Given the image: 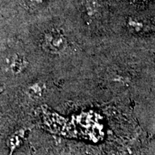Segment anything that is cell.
<instances>
[{"label": "cell", "mask_w": 155, "mask_h": 155, "mask_svg": "<svg viewBox=\"0 0 155 155\" xmlns=\"http://www.w3.org/2000/svg\"><path fill=\"white\" fill-rule=\"evenodd\" d=\"M85 7L86 10L90 16H94L98 12L99 5L96 0H85Z\"/></svg>", "instance_id": "5b68a950"}, {"label": "cell", "mask_w": 155, "mask_h": 155, "mask_svg": "<svg viewBox=\"0 0 155 155\" xmlns=\"http://www.w3.org/2000/svg\"><path fill=\"white\" fill-rule=\"evenodd\" d=\"M68 42L67 38L58 30H50L45 32L42 41L44 50L51 54H61L66 50Z\"/></svg>", "instance_id": "6da1fadb"}, {"label": "cell", "mask_w": 155, "mask_h": 155, "mask_svg": "<svg viewBox=\"0 0 155 155\" xmlns=\"http://www.w3.org/2000/svg\"><path fill=\"white\" fill-rule=\"evenodd\" d=\"M3 90H4L3 87H0V93L2 92V91H3Z\"/></svg>", "instance_id": "ba28073f"}, {"label": "cell", "mask_w": 155, "mask_h": 155, "mask_svg": "<svg viewBox=\"0 0 155 155\" xmlns=\"http://www.w3.org/2000/svg\"><path fill=\"white\" fill-rule=\"evenodd\" d=\"M30 2L32 3V5L39 6L42 5V4H44L45 2H46L48 0H30Z\"/></svg>", "instance_id": "52a82bcc"}, {"label": "cell", "mask_w": 155, "mask_h": 155, "mask_svg": "<svg viewBox=\"0 0 155 155\" xmlns=\"http://www.w3.org/2000/svg\"><path fill=\"white\" fill-rule=\"evenodd\" d=\"M42 92H43V86L38 83L31 85L28 90V94L31 97H32V98H38V97H40L42 96Z\"/></svg>", "instance_id": "277c9868"}, {"label": "cell", "mask_w": 155, "mask_h": 155, "mask_svg": "<svg viewBox=\"0 0 155 155\" xmlns=\"http://www.w3.org/2000/svg\"><path fill=\"white\" fill-rule=\"evenodd\" d=\"M7 66L13 74H19L26 69L28 62L24 56L19 54H13L9 55L7 59Z\"/></svg>", "instance_id": "7a4b0ae2"}, {"label": "cell", "mask_w": 155, "mask_h": 155, "mask_svg": "<svg viewBox=\"0 0 155 155\" xmlns=\"http://www.w3.org/2000/svg\"><path fill=\"white\" fill-rule=\"evenodd\" d=\"M25 137V131L19 130L14 134H12L7 139V146L10 150L9 155L12 154V153L16 150L17 148L20 146L22 143L23 139Z\"/></svg>", "instance_id": "3957f363"}, {"label": "cell", "mask_w": 155, "mask_h": 155, "mask_svg": "<svg viewBox=\"0 0 155 155\" xmlns=\"http://www.w3.org/2000/svg\"><path fill=\"white\" fill-rule=\"evenodd\" d=\"M128 25H129V28H131L133 30L137 31V32H139L142 30L143 25L141 23L137 21L134 20L132 19H129V22H128Z\"/></svg>", "instance_id": "8992f818"}]
</instances>
